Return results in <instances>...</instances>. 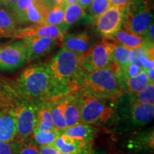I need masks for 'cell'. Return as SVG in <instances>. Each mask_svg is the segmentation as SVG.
Listing matches in <instances>:
<instances>
[{
  "label": "cell",
  "mask_w": 154,
  "mask_h": 154,
  "mask_svg": "<svg viewBox=\"0 0 154 154\" xmlns=\"http://www.w3.org/2000/svg\"><path fill=\"white\" fill-rule=\"evenodd\" d=\"M81 95V123L100 126H106L111 121L116 120L117 100L93 97L82 93Z\"/></svg>",
  "instance_id": "cell-5"
},
{
  "label": "cell",
  "mask_w": 154,
  "mask_h": 154,
  "mask_svg": "<svg viewBox=\"0 0 154 154\" xmlns=\"http://www.w3.org/2000/svg\"><path fill=\"white\" fill-rule=\"evenodd\" d=\"M134 50L115 44L113 52V61L116 66V71L134 61Z\"/></svg>",
  "instance_id": "cell-26"
},
{
  "label": "cell",
  "mask_w": 154,
  "mask_h": 154,
  "mask_svg": "<svg viewBox=\"0 0 154 154\" xmlns=\"http://www.w3.org/2000/svg\"><path fill=\"white\" fill-rule=\"evenodd\" d=\"M47 5L41 0H29L26 9L28 24H44Z\"/></svg>",
  "instance_id": "cell-21"
},
{
  "label": "cell",
  "mask_w": 154,
  "mask_h": 154,
  "mask_svg": "<svg viewBox=\"0 0 154 154\" xmlns=\"http://www.w3.org/2000/svg\"><path fill=\"white\" fill-rule=\"evenodd\" d=\"M146 74H147V76L149 78V82L151 84H154V69H148L146 71Z\"/></svg>",
  "instance_id": "cell-41"
},
{
  "label": "cell",
  "mask_w": 154,
  "mask_h": 154,
  "mask_svg": "<svg viewBox=\"0 0 154 154\" xmlns=\"http://www.w3.org/2000/svg\"><path fill=\"white\" fill-rule=\"evenodd\" d=\"M17 0H0V7L6 10H11Z\"/></svg>",
  "instance_id": "cell-37"
},
{
  "label": "cell",
  "mask_w": 154,
  "mask_h": 154,
  "mask_svg": "<svg viewBox=\"0 0 154 154\" xmlns=\"http://www.w3.org/2000/svg\"><path fill=\"white\" fill-rule=\"evenodd\" d=\"M117 80L121 89L124 94H132L138 93L143 90L151 83L149 82L146 71L143 70L137 76L127 77L120 73L116 72Z\"/></svg>",
  "instance_id": "cell-15"
},
{
  "label": "cell",
  "mask_w": 154,
  "mask_h": 154,
  "mask_svg": "<svg viewBox=\"0 0 154 154\" xmlns=\"http://www.w3.org/2000/svg\"><path fill=\"white\" fill-rule=\"evenodd\" d=\"M114 47V42L109 39H103L94 47H90L84 57L82 67L84 71L88 72L110 67L113 63Z\"/></svg>",
  "instance_id": "cell-9"
},
{
  "label": "cell",
  "mask_w": 154,
  "mask_h": 154,
  "mask_svg": "<svg viewBox=\"0 0 154 154\" xmlns=\"http://www.w3.org/2000/svg\"><path fill=\"white\" fill-rule=\"evenodd\" d=\"M28 63L24 39L0 46V72H13Z\"/></svg>",
  "instance_id": "cell-10"
},
{
  "label": "cell",
  "mask_w": 154,
  "mask_h": 154,
  "mask_svg": "<svg viewBox=\"0 0 154 154\" xmlns=\"http://www.w3.org/2000/svg\"><path fill=\"white\" fill-rule=\"evenodd\" d=\"M79 0H63V5L66 6L69 5H72V4H78Z\"/></svg>",
  "instance_id": "cell-43"
},
{
  "label": "cell",
  "mask_w": 154,
  "mask_h": 154,
  "mask_svg": "<svg viewBox=\"0 0 154 154\" xmlns=\"http://www.w3.org/2000/svg\"><path fill=\"white\" fill-rule=\"evenodd\" d=\"M34 106L36 110V122L34 131L57 130L54 126L51 119L50 100L38 102Z\"/></svg>",
  "instance_id": "cell-20"
},
{
  "label": "cell",
  "mask_w": 154,
  "mask_h": 154,
  "mask_svg": "<svg viewBox=\"0 0 154 154\" xmlns=\"http://www.w3.org/2000/svg\"><path fill=\"white\" fill-rule=\"evenodd\" d=\"M110 40L115 44L131 50L153 47V43L147 41L142 36L135 35L121 29L111 38Z\"/></svg>",
  "instance_id": "cell-19"
},
{
  "label": "cell",
  "mask_w": 154,
  "mask_h": 154,
  "mask_svg": "<svg viewBox=\"0 0 154 154\" xmlns=\"http://www.w3.org/2000/svg\"><path fill=\"white\" fill-rule=\"evenodd\" d=\"M114 63L108 68L85 72L77 82L75 91L84 95L116 101L124 95L116 75Z\"/></svg>",
  "instance_id": "cell-2"
},
{
  "label": "cell",
  "mask_w": 154,
  "mask_h": 154,
  "mask_svg": "<svg viewBox=\"0 0 154 154\" xmlns=\"http://www.w3.org/2000/svg\"><path fill=\"white\" fill-rule=\"evenodd\" d=\"M51 101V119L55 128L59 132L66 128V120L64 116V100L63 96L55 99L50 100Z\"/></svg>",
  "instance_id": "cell-23"
},
{
  "label": "cell",
  "mask_w": 154,
  "mask_h": 154,
  "mask_svg": "<svg viewBox=\"0 0 154 154\" xmlns=\"http://www.w3.org/2000/svg\"><path fill=\"white\" fill-rule=\"evenodd\" d=\"M13 87L19 95L33 105L72 93L54 79L47 63L43 62L25 68L17 77Z\"/></svg>",
  "instance_id": "cell-1"
},
{
  "label": "cell",
  "mask_w": 154,
  "mask_h": 154,
  "mask_svg": "<svg viewBox=\"0 0 154 154\" xmlns=\"http://www.w3.org/2000/svg\"><path fill=\"white\" fill-rule=\"evenodd\" d=\"M29 0H17V2L13 6L12 14L14 15L17 24L20 25H27L26 18V9Z\"/></svg>",
  "instance_id": "cell-30"
},
{
  "label": "cell",
  "mask_w": 154,
  "mask_h": 154,
  "mask_svg": "<svg viewBox=\"0 0 154 154\" xmlns=\"http://www.w3.org/2000/svg\"><path fill=\"white\" fill-rule=\"evenodd\" d=\"M123 151L131 154H153L154 128L134 130L126 134L120 143Z\"/></svg>",
  "instance_id": "cell-8"
},
{
  "label": "cell",
  "mask_w": 154,
  "mask_h": 154,
  "mask_svg": "<svg viewBox=\"0 0 154 154\" xmlns=\"http://www.w3.org/2000/svg\"><path fill=\"white\" fill-rule=\"evenodd\" d=\"M20 143L16 139L10 142H0V154H17Z\"/></svg>",
  "instance_id": "cell-34"
},
{
  "label": "cell",
  "mask_w": 154,
  "mask_h": 154,
  "mask_svg": "<svg viewBox=\"0 0 154 154\" xmlns=\"http://www.w3.org/2000/svg\"><path fill=\"white\" fill-rule=\"evenodd\" d=\"M99 133V128L96 126L79 123L74 126L67 127L59 132L60 134H64L75 139L82 140L84 143H93L94 138Z\"/></svg>",
  "instance_id": "cell-18"
},
{
  "label": "cell",
  "mask_w": 154,
  "mask_h": 154,
  "mask_svg": "<svg viewBox=\"0 0 154 154\" xmlns=\"http://www.w3.org/2000/svg\"><path fill=\"white\" fill-rule=\"evenodd\" d=\"M130 1L131 0H110V4L111 6L113 7H119L126 9Z\"/></svg>",
  "instance_id": "cell-38"
},
{
  "label": "cell",
  "mask_w": 154,
  "mask_h": 154,
  "mask_svg": "<svg viewBox=\"0 0 154 154\" xmlns=\"http://www.w3.org/2000/svg\"><path fill=\"white\" fill-rule=\"evenodd\" d=\"M84 57L61 48L47 63L54 79L71 92L75 91L77 82L85 72L82 67Z\"/></svg>",
  "instance_id": "cell-4"
},
{
  "label": "cell",
  "mask_w": 154,
  "mask_h": 154,
  "mask_svg": "<svg viewBox=\"0 0 154 154\" xmlns=\"http://www.w3.org/2000/svg\"><path fill=\"white\" fill-rule=\"evenodd\" d=\"M63 0H47V6L63 5Z\"/></svg>",
  "instance_id": "cell-42"
},
{
  "label": "cell",
  "mask_w": 154,
  "mask_h": 154,
  "mask_svg": "<svg viewBox=\"0 0 154 154\" xmlns=\"http://www.w3.org/2000/svg\"><path fill=\"white\" fill-rule=\"evenodd\" d=\"M92 2H93V0H79L78 4L83 9L86 10V9H88V7H89L90 5L91 4Z\"/></svg>",
  "instance_id": "cell-40"
},
{
  "label": "cell",
  "mask_w": 154,
  "mask_h": 154,
  "mask_svg": "<svg viewBox=\"0 0 154 154\" xmlns=\"http://www.w3.org/2000/svg\"><path fill=\"white\" fill-rule=\"evenodd\" d=\"M41 1L44 2H45L46 4H47V0H41Z\"/></svg>",
  "instance_id": "cell-45"
},
{
  "label": "cell",
  "mask_w": 154,
  "mask_h": 154,
  "mask_svg": "<svg viewBox=\"0 0 154 154\" xmlns=\"http://www.w3.org/2000/svg\"><path fill=\"white\" fill-rule=\"evenodd\" d=\"M17 23L12 13L0 7V38L13 37Z\"/></svg>",
  "instance_id": "cell-24"
},
{
  "label": "cell",
  "mask_w": 154,
  "mask_h": 154,
  "mask_svg": "<svg viewBox=\"0 0 154 154\" xmlns=\"http://www.w3.org/2000/svg\"><path fill=\"white\" fill-rule=\"evenodd\" d=\"M124 8L111 6L103 14L94 19L96 30L104 39L111 38L122 28Z\"/></svg>",
  "instance_id": "cell-11"
},
{
  "label": "cell",
  "mask_w": 154,
  "mask_h": 154,
  "mask_svg": "<svg viewBox=\"0 0 154 154\" xmlns=\"http://www.w3.org/2000/svg\"><path fill=\"white\" fill-rule=\"evenodd\" d=\"M68 28L66 26H51L47 24L29 25L24 28L17 29L13 38L23 39L27 37H49L61 42Z\"/></svg>",
  "instance_id": "cell-12"
},
{
  "label": "cell",
  "mask_w": 154,
  "mask_h": 154,
  "mask_svg": "<svg viewBox=\"0 0 154 154\" xmlns=\"http://www.w3.org/2000/svg\"><path fill=\"white\" fill-rule=\"evenodd\" d=\"M94 154H106L104 151H95L94 150Z\"/></svg>",
  "instance_id": "cell-44"
},
{
  "label": "cell",
  "mask_w": 154,
  "mask_h": 154,
  "mask_svg": "<svg viewBox=\"0 0 154 154\" xmlns=\"http://www.w3.org/2000/svg\"><path fill=\"white\" fill-rule=\"evenodd\" d=\"M17 154H39V148L32 137L21 141Z\"/></svg>",
  "instance_id": "cell-32"
},
{
  "label": "cell",
  "mask_w": 154,
  "mask_h": 154,
  "mask_svg": "<svg viewBox=\"0 0 154 154\" xmlns=\"http://www.w3.org/2000/svg\"><path fill=\"white\" fill-rule=\"evenodd\" d=\"M143 70V68H142L140 65H138V63H136L132 62L129 63V64L126 65V66L122 67V68L119 69L116 72V73L119 72L127 77H133L137 76V75L139 74Z\"/></svg>",
  "instance_id": "cell-33"
},
{
  "label": "cell",
  "mask_w": 154,
  "mask_h": 154,
  "mask_svg": "<svg viewBox=\"0 0 154 154\" xmlns=\"http://www.w3.org/2000/svg\"><path fill=\"white\" fill-rule=\"evenodd\" d=\"M39 154H61L54 146H38Z\"/></svg>",
  "instance_id": "cell-35"
},
{
  "label": "cell",
  "mask_w": 154,
  "mask_h": 154,
  "mask_svg": "<svg viewBox=\"0 0 154 154\" xmlns=\"http://www.w3.org/2000/svg\"><path fill=\"white\" fill-rule=\"evenodd\" d=\"M59 134V131L57 130H34L32 134V138L38 146H54Z\"/></svg>",
  "instance_id": "cell-28"
},
{
  "label": "cell",
  "mask_w": 154,
  "mask_h": 154,
  "mask_svg": "<svg viewBox=\"0 0 154 154\" xmlns=\"http://www.w3.org/2000/svg\"><path fill=\"white\" fill-rule=\"evenodd\" d=\"M2 107V104H1V103H0V109H1V108Z\"/></svg>",
  "instance_id": "cell-46"
},
{
  "label": "cell",
  "mask_w": 154,
  "mask_h": 154,
  "mask_svg": "<svg viewBox=\"0 0 154 154\" xmlns=\"http://www.w3.org/2000/svg\"><path fill=\"white\" fill-rule=\"evenodd\" d=\"M64 7L63 5L48 6L46 11L44 24L51 26H63L64 17ZM65 26V25H64Z\"/></svg>",
  "instance_id": "cell-27"
},
{
  "label": "cell",
  "mask_w": 154,
  "mask_h": 154,
  "mask_svg": "<svg viewBox=\"0 0 154 154\" xmlns=\"http://www.w3.org/2000/svg\"><path fill=\"white\" fill-rule=\"evenodd\" d=\"M91 38L86 32L66 34L61 42V48L79 55H84L91 47Z\"/></svg>",
  "instance_id": "cell-14"
},
{
  "label": "cell",
  "mask_w": 154,
  "mask_h": 154,
  "mask_svg": "<svg viewBox=\"0 0 154 154\" xmlns=\"http://www.w3.org/2000/svg\"><path fill=\"white\" fill-rule=\"evenodd\" d=\"M16 134V119L10 108L7 106L0 111V142L12 141Z\"/></svg>",
  "instance_id": "cell-17"
},
{
  "label": "cell",
  "mask_w": 154,
  "mask_h": 154,
  "mask_svg": "<svg viewBox=\"0 0 154 154\" xmlns=\"http://www.w3.org/2000/svg\"><path fill=\"white\" fill-rule=\"evenodd\" d=\"M154 117V104L136 103L124 94L116 101L117 131L127 134L151 122Z\"/></svg>",
  "instance_id": "cell-3"
},
{
  "label": "cell",
  "mask_w": 154,
  "mask_h": 154,
  "mask_svg": "<svg viewBox=\"0 0 154 154\" xmlns=\"http://www.w3.org/2000/svg\"><path fill=\"white\" fill-rule=\"evenodd\" d=\"M23 39L26 44L28 63L46 57L61 44L58 40L49 37H27Z\"/></svg>",
  "instance_id": "cell-13"
},
{
  "label": "cell",
  "mask_w": 154,
  "mask_h": 154,
  "mask_svg": "<svg viewBox=\"0 0 154 154\" xmlns=\"http://www.w3.org/2000/svg\"><path fill=\"white\" fill-rule=\"evenodd\" d=\"M11 98L10 108L16 119L17 134L15 139L24 141L32 137L36 122V110L31 102L17 94L14 88L9 91Z\"/></svg>",
  "instance_id": "cell-7"
},
{
  "label": "cell",
  "mask_w": 154,
  "mask_h": 154,
  "mask_svg": "<svg viewBox=\"0 0 154 154\" xmlns=\"http://www.w3.org/2000/svg\"><path fill=\"white\" fill-rule=\"evenodd\" d=\"M86 16V10L82 8L79 4H72L65 6L63 24L69 28L72 25L76 24Z\"/></svg>",
  "instance_id": "cell-25"
},
{
  "label": "cell",
  "mask_w": 154,
  "mask_h": 154,
  "mask_svg": "<svg viewBox=\"0 0 154 154\" xmlns=\"http://www.w3.org/2000/svg\"><path fill=\"white\" fill-rule=\"evenodd\" d=\"M64 116L66 128L74 126L80 122V109L82 95L79 91H74L63 96Z\"/></svg>",
  "instance_id": "cell-16"
},
{
  "label": "cell",
  "mask_w": 154,
  "mask_h": 154,
  "mask_svg": "<svg viewBox=\"0 0 154 154\" xmlns=\"http://www.w3.org/2000/svg\"><path fill=\"white\" fill-rule=\"evenodd\" d=\"M86 145L88 144L82 140L75 139L64 134H59L54 146L61 154H74Z\"/></svg>",
  "instance_id": "cell-22"
},
{
  "label": "cell",
  "mask_w": 154,
  "mask_h": 154,
  "mask_svg": "<svg viewBox=\"0 0 154 154\" xmlns=\"http://www.w3.org/2000/svg\"><path fill=\"white\" fill-rule=\"evenodd\" d=\"M143 37L151 43H154V24L152 23Z\"/></svg>",
  "instance_id": "cell-36"
},
{
  "label": "cell",
  "mask_w": 154,
  "mask_h": 154,
  "mask_svg": "<svg viewBox=\"0 0 154 154\" xmlns=\"http://www.w3.org/2000/svg\"><path fill=\"white\" fill-rule=\"evenodd\" d=\"M153 23V4L151 0H131L124 11L122 27L126 32L143 36Z\"/></svg>",
  "instance_id": "cell-6"
},
{
  "label": "cell",
  "mask_w": 154,
  "mask_h": 154,
  "mask_svg": "<svg viewBox=\"0 0 154 154\" xmlns=\"http://www.w3.org/2000/svg\"><path fill=\"white\" fill-rule=\"evenodd\" d=\"M128 95L132 101L136 103L154 104V84H149L143 90L138 93Z\"/></svg>",
  "instance_id": "cell-29"
},
{
  "label": "cell",
  "mask_w": 154,
  "mask_h": 154,
  "mask_svg": "<svg viewBox=\"0 0 154 154\" xmlns=\"http://www.w3.org/2000/svg\"><path fill=\"white\" fill-rule=\"evenodd\" d=\"M110 7V0H93L91 5L88 7L89 17L94 20L106 11Z\"/></svg>",
  "instance_id": "cell-31"
},
{
  "label": "cell",
  "mask_w": 154,
  "mask_h": 154,
  "mask_svg": "<svg viewBox=\"0 0 154 154\" xmlns=\"http://www.w3.org/2000/svg\"><path fill=\"white\" fill-rule=\"evenodd\" d=\"M94 149H93V143H91L85 146L74 154H94Z\"/></svg>",
  "instance_id": "cell-39"
}]
</instances>
